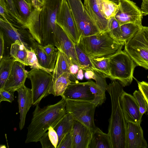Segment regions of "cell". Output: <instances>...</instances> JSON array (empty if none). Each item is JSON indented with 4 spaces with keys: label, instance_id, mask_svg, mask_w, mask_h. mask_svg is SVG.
<instances>
[{
    "label": "cell",
    "instance_id": "603a6c76",
    "mask_svg": "<svg viewBox=\"0 0 148 148\" xmlns=\"http://www.w3.org/2000/svg\"><path fill=\"white\" fill-rule=\"evenodd\" d=\"M33 48L40 65L48 71L53 72L56 63L48 57L44 50L43 46L34 39L32 41Z\"/></svg>",
    "mask_w": 148,
    "mask_h": 148
},
{
    "label": "cell",
    "instance_id": "f907efd6",
    "mask_svg": "<svg viewBox=\"0 0 148 148\" xmlns=\"http://www.w3.org/2000/svg\"><path fill=\"white\" fill-rule=\"evenodd\" d=\"M39 1H40L43 5L44 3V0H38Z\"/></svg>",
    "mask_w": 148,
    "mask_h": 148
},
{
    "label": "cell",
    "instance_id": "4316f807",
    "mask_svg": "<svg viewBox=\"0 0 148 148\" xmlns=\"http://www.w3.org/2000/svg\"><path fill=\"white\" fill-rule=\"evenodd\" d=\"M89 58L94 72L103 77L110 78V67L109 57Z\"/></svg>",
    "mask_w": 148,
    "mask_h": 148
},
{
    "label": "cell",
    "instance_id": "f1b7e54d",
    "mask_svg": "<svg viewBox=\"0 0 148 148\" xmlns=\"http://www.w3.org/2000/svg\"><path fill=\"white\" fill-rule=\"evenodd\" d=\"M10 53L16 61L25 66H29L27 61V49L20 41L17 40L11 44Z\"/></svg>",
    "mask_w": 148,
    "mask_h": 148
},
{
    "label": "cell",
    "instance_id": "ee69618b",
    "mask_svg": "<svg viewBox=\"0 0 148 148\" xmlns=\"http://www.w3.org/2000/svg\"><path fill=\"white\" fill-rule=\"evenodd\" d=\"M4 50V40L2 32L0 30V60L3 57Z\"/></svg>",
    "mask_w": 148,
    "mask_h": 148
},
{
    "label": "cell",
    "instance_id": "7c38bea8",
    "mask_svg": "<svg viewBox=\"0 0 148 148\" xmlns=\"http://www.w3.org/2000/svg\"><path fill=\"white\" fill-rule=\"evenodd\" d=\"M118 6V11L114 17L120 25L132 23L140 27L142 26L143 14L135 3L130 0H120Z\"/></svg>",
    "mask_w": 148,
    "mask_h": 148
},
{
    "label": "cell",
    "instance_id": "60d3db41",
    "mask_svg": "<svg viewBox=\"0 0 148 148\" xmlns=\"http://www.w3.org/2000/svg\"><path fill=\"white\" fill-rule=\"evenodd\" d=\"M14 92L0 90V102L5 101L12 103L14 100Z\"/></svg>",
    "mask_w": 148,
    "mask_h": 148
},
{
    "label": "cell",
    "instance_id": "2e32d148",
    "mask_svg": "<svg viewBox=\"0 0 148 148\" xmlns=\"http://www.w3.org/2000/svg\"><path fill=\"white\" fill-rule=\"evenodd\" d=\"M25 66L18 61L15 62L3 89L14 92L25 85L28 72L25 69Z\"/></svg>",
    "mask_w": 148,
    "mask_h": 148
},
{
    "label": "cell",
    "instance_id": "7dc6e473",
    "mask_svg": "<svg viewBox=\"0 0 148 148\" xmlns=\"http://www.w3.org/2000/svg\"><path fill=\"white\" fill-rule=\"evenodd\" d=\"M34 8L38 10H40L43 5L38 0H32Z\"/></svg>",
    "mask_w": 148,
    "mask_h": 148
},
{
    "label": "cell",
    "instance_id": "9c48e42d",
    "mask_svg": "<svg viewBox=\"0 0 148 148\" xmlns=\"http://www.w3.org/2000/svg\"><path fill=\"white\" fill-rule=\"evenodd\" d=\"M51 72L41 69H32L28 72L27 78L31 81L32 105L39 104L41 100L49 95V90L52 81Z\"/></svg>",
    "mask_w": 148,
    "mask_h": 148
},
{
    "label": "cell",
    "instance_id": "74e56055",
    "mask_svg": "<svg viewBox=\"0 0 148 148\" xmlns=\"http://www.w3.org/2000/svg\"><path fill=\"white\" fill-rule=\"evenodd\" d=\"M27 62L29 66L32 69H41L48 71L39 64L33 48H32L30 49H27Z\"/></svg>",
    "mask_w": 148,
    "mask_h": 148
},
{
    "label": "cell",
    "instance_id": "d6986e66",
    "mask_svg": "<svg viewBox=\"0 0 148 148\" xmlns=\"http://www.w3.org/2000/svg\"><path fill=\"white\" fill-rule=\"evenodd\" d=\"M18 102L20 121L19 128L21 130L24 128L26 114L32 105V96L31 89L26 87L25 85L18 89Z\"/></svg>",
    "mask_w": 148,
    "mask_h": 148
},
{
    "label": "cell",
    "instance_id": "ba28073f",
    "mask_svg": "<svg viewBox=\"0 0 148 148\" xmlns=\"http://www.w3.org/2000/svg\"><path fill=\"white\" fill-rule=\"evenodd\" d=\"M66 100V113L70 114L74 119L86 125L93 132L97 127L94 120L96 106L92 102Z\"/></svg>",
    "mask_w": 148,
    "mask_h": 148
},
{
    "label": "cell",
    "instance_id": "b9f144b4",
    "mask_svg": "<svg viewBox=\"0 0 148 148\" xmlns=\"http://www.w3.org/2000/svg\"><path fill=\"white\" fill-rule=\"evenodd\" d=\"M58 148H72V141L70 132L64 136Z\"/></svg>",
    "mask_w": 148,
    "mask_h": 148
},
{
    "label": "cell",
    "instance_id": "ac0fdd59",
    "mask_svg": "<svg viewBox=\"0 0 148 148\" xmlns=\"http://www.w3.org/2000/svg\"><path fill=\"white\" fill-rule=\"evenodd\" d=\"M141 122L127 123L126 148H147L148 145L143 136Z\"/></svg>",
    "mask_w": 148,
    "mask_h": 148
},
{
    "label": "cell",
    "instance_id": "bcb514c9",
    "mask_svg": "<svg viewBox=\"0 0 148 148\" xmlns=\"http://www.w3.org/2000/svg\"><path fill=\"white\" fill-rule=\"evenodd\" d=\"M141 10L143 14L148 15V1H142Z\"/></svg>",
    "mask_w": 148,
    "mask_h": 148
},
{
    "label": "cell",
    "instance_id": "816d5d0a",
    "mask_svg": "<svg viewBox=\"0 0 148 148\" xmlns=\"http://www.w3.org/2000/svg\"><path fill=\"white\" fill-rule=\"evenodd\" d=\"M147 101V114H148V101Z\"/></svg>",
    "mask_w": 148,
    "mask_h": 148
},
{
    "label": "cell",
    "instance_id": "52a82bcc",
    "mask_svg": "<svg viewBox=\"0 0 148 148\" xmlns=\"http://www.w3.org/2000/svg\"><path fill=\"white\" fill-rule=\"evenodd\" d=\"M67 0L76 25L79 40L82 37L93 35L100 32L81 0Z\"/></svg>",
    "mask_w": 148,
    "mask_h": 148
},
{
    "label": "cell",
    "instance_id": "277c9868",
    "mask_svg": "<svg viewBox=\"0 0 148 148\" xmlns=\"http://www.w3.org/2000/svg\"><path fill=\"white\" fill-rule=\"evenodd\" d=\"M77 45L91 58L109 57L123 46L111 36L108 30L93 35L81 37Z\"/></svg>",
    "mask_w": 148,
    "mask_h": 148
},
{
    "label": "cell",
    "instance_id": "836d02e7",
    "mask_svg": "<svg viewBox=\"0 0 148 148\" xmlns=\"http://www.w3.org/2000/svg\"><path fill=\"white\" fill-rule=\"evenodd\" d=\"M140 27L138 25L132 23H126L121 25L122 39L125 44L135 35Z\"/></svg>",
    "mask_w": 148,
    "mask_h": 148
},
{
    "label": "cell",
    "instance_id": "f6af8a7d",
    "mask_svg": "<svg viewBox=\"0 0 148 148\" xmlns=\"http://www.w3.org/2000/svg\"><path fill=\"white\" fill-rule=\"evenodd\" d=\"M84 77L87 79H92L95 80L96 77V74L92 70L86 71L84 73Z\"/></svg>",
    "mask_w": 148,
    "mask_h": 148
},
{
    "label": "cell",
    "instance_id": "ffe728a7",
    "mask_svg": "<svg viewBox=\"0 0 148 148\" xmlns=\"http://www.w3.org/2000/svg\"><path fill=\"white\" fill-rule=\"evenodd\" d=\"M83 4L100 32L108 30L109 20L105 19L101 14L97 0H84Z\"/></svg>",
    "mask_w": 148,
    "mask_h": 148
},
{
    "label": "cell",
    "instance_id": "9a60e30c",
    "mask_svg": "<svg viewBox=\"0 0 148 148\" xmlns=\"http://www.w3.org/2000/svg\"><path fill=\"white\" fill-rule=\"evenodd\" d=\"M120 103L127 123L141 122L142 116L137 102L133 96L123 90L120 97Z\"/></svg>",
    "mask_w": 148,
    "mask_h": 148
},
{
    "label": "cell",
    "instance_id": "3957f363",
    "mask_svg": "<svg viewBox=\"0 0 148 148\" xmlns=\"http://www.w3.org/2000/svg\"><path fill=\"white\" fill-rule=\"evenodd\" d=\"M123 87L118 81L114 80L108 85L107 88L110 97L112 105L108 133L112 148H126L127 123L120 103V97L124 90Z\"/></svg>",
    "mask_w": 148,
    "mask_h": 148
},
{
    "label": "cell",
    "instance_id": "7a4b0ae2",
    "mask_svg": "<svg viewBox=\"0 0 148 148\" xmlns=\"http://www.w3.org/2000/svg\"><path fill=\"white\" fill-rule=\"evenodd\" d=\"M66 100L63 98L56 103L41 108L36 105L28 127L25 143L39 141L42 136L51 127L53 128L66 114Z\"/></svg>",
    "mask_w": 148,
    "mask_h": 148
},
{
    "label": "cell",
    "instance_id": "d6a6232c",
    "mask_svg": "<svg viewBox=\"0 0 148 148\" xmlns=\"http://www.w3.org/2000/svg\"><path fill=\"white\" fill-rule=\"evenodd\" d=\"M108 31L111 36L120 44L125 45L122 38L121 25L115 17L109 20Z\"/></svg>",
    "mask_w": 148,
    "mask_h": 148
},
{
    "label": "cell",
    "instance_id": "f5cc1de1",
    "mask_svg": "<svg viewBox=\"0 0 148 148\" xmlns=\"http://www.w3.org/2000/svg\"><path fill=\"white\" fill-rule=\"evenodd\" d=\"M144 0L148 1V0H142V1H144Z\"/></svg>",
    "mask_w": 148,
    "mask_h": 148
},
{
    "label": "cell",
    "instance_id": "681fc988",
    "mask_svg": "<svg viewBox=\"0 0 148 148\" xmlns=\"http://www.w3.org/2000/svg\"><path fill=\"white\" fill-rule=\"evenodd\" d=\"M112 1L118 5L120 3V0H108Z\"/></svg>",
    "mask_w": 148,
    "mask_h": 148
},
{
    "label": "cell",
    "instance_id": "8fae6325",
    "mask_svg": "<svg viewBox=\"0 0 148 148\" xmlns=\"http://www.w3.org/2000/svg\"><path fill=\"white\" fill-rule=\"evenodd\" d=\"M0 30L12 44L18 40L27 49L33 48L32 41L34 38L28 29L21 25H13L0 18Z\"/></svg>",
    "mask_w": 148,
    "mask_h": 148
},
{
    "label": "cell",
    "instance_id": "83f0119b",
    "mask_svg": "<svg viewBox=\"0 0 148 148\" xmlns=\"http://www.w3.org/2000/svg\"><path fill=\"white\" fill-rule=\"evenodd\" d=\"M16 61L11 56H5L0 60V90L3 89Z\"/></svg>",
    "mask_w": 148,
    "mask_h": 148
},
{
    "label": "cell",
    "instance_id": "f35d334b",
    "mask_svg": "<svg viewBox=\"0 0 148 148\" xmlns=\"http://www.w3.org/2000/svg\"><path fill=\"white\" fill-rule=\"evenodd\" d=\"M55 46L51 44H48L43 46V49L49 58L56 63L58 56V50Z\"/></svg>",
    "mask_w": 148,
    "mask_h": 148
},
{
    "label": "cell",
    "instance_id": "4dcf8cb0",
    "mask_svg": "<svg viewBox=\"0 0 148 148\" xmlns=\"http://www.w3.org/2000/svg\"><path fill=\"white\" fill-rule=\"evenodd\" d=\"M101 13L106 19L114 17L118 11V5L108 0H97Z\"/></svg>",
    "mask_w": 148,
    "mask_h": 148
},
{
    "label": "cell",
    "instance_id": "5bb4252c",
    "mask_svg": "<svg viewBox=\"0 0 148 148\" xmlns=\"http://www.w3.org/2000/svg\"><path fill=\"white\" fill-rule=\"evenodd\" d=\"M53 44L72 64H77L79 66L74 44L57 24L53 37Z\"/></svg>",
    "mask_w": 148,
    "mask_h": 148
},
{
    "label": "cell",
    "instance_id": "6da1fadb",
    "mask_svg": "<svg viewBox=\"0 0 148 148\" xmlns=\"http://www.w3.org/2000/svg\"><path fill=\"white\" fill-rule=\"evenodd\" d=\"M62 0H44L40 10L33 9L27 25L33 38L43 46L54 45L56 17Z\"/></svg>",
    "mask_w": 148,
    "mask_h": 148
},
{
    "label": "cell",
    "instance_id": "8992f818",
    "mask_svg": "<svg viewBox=\"0 0 148 148\" xmlns=\"http://www.w3.org/2000/svg\"><path fill=\"white\" fill-rule=\"evenodd\" d=\"M124 50L137 66L148 70V27L142 26L125 45Z\"/></svg>",
    "mask_w": 148,
    "mask_h": 148
},
{
    "label": "cell",
    "instance_id": "1f68e13d",
    "mask_svg": "<svg viewBox=\"0 0 148 148\" xmlns=\"http://www.w3.org/2000/svg\"><path fill=\"white\" fill-rule=\"evenodd\" d=\"M41 138L40 142L42 148H57L58 142V134L52 127Z\"/></svg>",
    "mask_w": 148,
    "mask_h": 148
},
{
    "label": "cell",
    "instance_id": "8d00e7d4",
    "mask_svg": "<svg viewBox=\"0 0 148 148\" xmlns=\"http://www.w3.org/2000/svg\"><path fill=\"white\" fill-rule=\"evenodd\" d=\"M133 96L137 102L140 114L142 116L147 110L146 100L142 92L139 90H135L133 93Z\"/></svg>",
    "mask_w": 148,
    "mask_h": 148
},
{
    "label": "cell",
    "instance_id": "7402d4cb",
    "mask_svg": "<svg viewBox=\"0 0 148 148\" xmlns=\"http://www.w3.org/2000/svg\"><path fill=\"white\" fill-rule=\"evenodd\" d=\"M88 148H112V143L108 133H105L97 127L92 133Z\"/></svg>",
    "mask_w": 148,
    "mask_h": 148
},
{
    "label": "cell",
    "instance_id": "cb8c5ba5",
    "mask_svg": "<svg viewBox=\"0 0 148 148\" xmlns=\"http://www.w3.org/2000/svg\"><path fill=\"white\" fill-rule=\"evenodd\" d=\"M70 75L68 73H64L54 81L51 82L49 90V94H52L55 96H62L71 82Z\"/></svg>",
    "mask_w": 148,
    "mask_h": 148
},
{
    "label": "cell",
    "instance_id": "4fadbf2b",
    "mask_svg": "<svg viewBox=\"0 0 148 148\" xmlns=\"http://www.w3.org/2000/svg\"><path fill=\"white\" fill-rule=\"evenodd\" d=\"M92 81L90 79L83 82H79L77 80L71 81L61 96L62 98L66 100L92 101L94 96L90 89Z\"/></svg>",
    "mask_w": 148,
    "mask_h": 148
},
{
    "label": "cell",
    "instance_id": "d4e9b609",
    "mask_svg": "<svg viewBox=\"0 0 148 148\" xmlns=\"http://www.w3.org/2000/svg\"><path fill=\"white\" fill-rule=\"evenodd\" d=\"M21 19L23 27L27 28L29 18L33 9L32 0H13Z\"/></svg>",
    "mask_w": 148,
    "mask_h": 148
},
{
    "label": "cell",
    "instance_id": "30bf717a",
    "mask_svg": "<svg viewBox=\"0 0 148 148\" xmlns=\"http://www.w3.org/2000/svg\"><path fill=\"white\" fill-rule=\"evenodd\" d=\"M56 23L74 44L77 45L79 40L78 29L67 0H62L57 15Z\"/></svg>",
    "mask_w": 148,
    "mask_h": 148
},
{
    "label": "cell",
    "instance_id": "7bdbcfd3",
    "mask_svg": "<svg viewBox=\"0 0 148 148\" xmlns=\"http://www.w3.org/2000/svg\"><path fill=\"white\" fill-rule=\"evenodd\" d=\"M139 90L143 94L146 101H148V83L145 81L138 82Z\"/></svg>",
    "mask_w": 148,
    "mask_h": 148
},
{
    "label": "cell",
    "instance_id": "d590c367",
    "mask_svg": "<svg viewBox=\"0 0 148 148\" xmlns=\"http://www.w3.org/2000/svg\"><path fill=\"white\" fill-rule=\"evenodd\" d=\"M0 18L11 24L22 26L12 16L5 0H0Z\"/></svg>",
    "mask_w": 148,
    "mask_h": 148
},
{
    "label": "cell",
    "instance_id": "484cf974",
    "mask_svg": "<svg viewBox=\"0 0 148 148\" xmlns=\"http://www.w3.org/2000/svg\"><path fill=\"white\" fill-rule=\"evenodd\" d=\"M73 120L74 119L72 115L69 113H66L54 127L58 137V142L57 148L64 136L71 132L72 128Z\"/></svg>",
    "mask_w": 148,
    "mask_h": 148
},
{
    "label": "cell",
    "instance_id": "c3c4849f",
    "mask_svg": "<svg viewBox=\"0 0 148 148\" xmlns=\"http://www.w3.org/2000/svg\"><path fill=\"white\" fill-rule=\"evenodd\" d=\"M82 69H80L77 75L76 78L77 79L79 80H82L83 79L84 77L83 72Z\"/></svg>",
    "mask_w": 148,
    "mask_h": 148
},
{
    "label": "cell",
    "instance_id": "44dd1931",
    "mask_svg": "<svg viewBox=\"0 0 148 148\" xmlns=\"http://www.w3.org/2000/svg\"><path fill=\"white\" fill-rule=\"evenodd\" d=\"M94 72L96 74L95 80L96 82L92 81L90 89L94 96V99L92 102L95 104L97 107L101 106L105 101L106 99V92L107 91L108 85L106 83V78Z\"/></svg>",
    "mask_w": 148,
    "mask_h": 148
},
{
    "label": "cell",
    "instance_id": "e0dca14e",
    "mask_svg": "<svg viewBox=\"0 0 148 148\" xmlns=\"http://www.w3.org/2000/svg\"><path fill=\"white\" fill-rule=\"evenodd\" d=\"M70 133L72 148H88L92 132L88 127L74 119Z\"/></svg>",
    "mask_w": 148,
    "mask_h": 148
},
{
    "label": "cell",
    "instance_id": "db71d44e",
    "mask_svg": "<svg viewBox=\"0 0 148 148\" xmlns=\"http://www.w3.org/2000/svg\"><path fill=\"white\" fill-rule=\"evenodd\" d=\"M147 78H148V76H147Z\"/></svg>",
    "mask_w": 148,
    "mask_h": 148
},
{
    "label": "cell",
    "instance_id": "5b68a950",
    "mask_svg": "<svg viewBox=\"0 0 148 148\" xmlns=\"http://www.w3.org/2000/svg\"><path fill=\"white\" fill-rule=\"evenodd\" d=\"M110 67V79L117 80L123 87L130 85L133 77V73L137 66L128 54L120 49L109 57Z\"/></svg>",
    "mask_w": 148,
    "mask_h": 148
},
{
    "label": "cell",
    "instance_id": "e575fe53",
    "mask_svg": "<svg viewBox=\"0 0 148 148\" xmlns=\"http://www.w3.org/2000/svg\"><path fill=\"white\" fill-rule=\"evenodd\" d=\"M75 50L80 69L86 71L94 70L89 57L78 46L75 44Z\"/></svg>",
    "mask_w": 148,
    "mask_h": 148
},
{
    "label": "cell",
    "instance_id": "f546056e",
    "mask_svg": "<svg viewBox=\"0 0 148 148\" xmlns=\"http://www.w3.org/2000/svg\"><path fill=\"white\" fill-rule=\"evenodd\" d=\"M67 72L70 74L69 65L64 53L58 50V56L53 72L52 82L54 81L63 73Z\"/></svg>",
    "mask_w": 148,
    "mask_h": 148
},
{
    "label": "cell",
    "instance_id": "ab89813d",
    "mask_svg": "<svg viewBox=\"0 0 148 148\" xmlns=\"http://www.w3.org/2000/svg\"><path fill=\"white\" fill-rule=\"evenodd\" d=\"M5 1L8 10L12 16L23 27L20 16L18 10L15 7L13 0H5Z\"/></svg>",
    "mask_w": 148,
    "mask_h": 148
}]
</instances>
